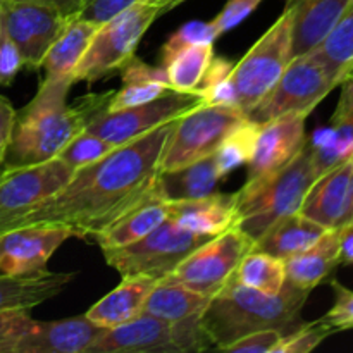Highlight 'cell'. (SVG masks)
Segmentation results:
<instances>
[{
  "label": "cell",
  "instance_id": "1",
  "mask_svg": "<svg viewBox=\"0 0 353 353\" xmlns=\"http://www.w3.org/2000/svg\"><path fill=\"white\" fill-rule=\"evenodd\" d=\"M176 121L155 128L109 155L76 169L68 183L21 216L0 226V234L24 226L65 228L72 236L95 238L152 192L161 157Z\"/></svg>",
  "mask_w": 353,
  "mask_h": 353
},
{
  "label": "cell",
  "instance_id": "2",
  "mask_svg": "<svg viewBox=\"0 0 353 353\" xmlns=\"http://www.w3.org/2000/svg\"><path fill=\"white\" fill-rule=\"evenodd\" d=\"M72 85L71 78L40 83L37 95L16 112L12 137L0 169L24 168L55 159L76 134L109 109L114 92L88 93L69 107L68 95Z\"/></svg>",
  "mask_w": 353,
  "mask_h": 353
},
{
  "label": "cell",
  "instance_id": "3",
  "mask_svg": "<svg viewBox=\"0 0 353 353\" xmlns=\"http://www.w3.org/2000/svg\"><path fill=\"white\" fill-rule=\"evenodd\" d=\"M309 292L285 283L278 295L257 292L233 278L210 296L200 323L214 348L226 350L231 343L261 330H278L283 336L299 330L305 321L302 309Z\"/></svg>",
  "mask_w": 353,
  "mask_h": 353
},
{
  "label": "cell",
  "instance_id": "4",
  "mask_svg": "<svg viewBox=\"0 0 353 353\" xmlns=\"http://www.w3.org/2000/svg\"><path fill=\"white\" fill-rule=\"evenodd\" d=\"M317 179L312 147L307 140L299 155L274 174L245 183L236 192V226L257 241L276 221L300 212L307 192Z\"/></svg>",
  "mask_w": 353,
  "mask_h": 353
},
{
  "label": "cell",
  "instance_id": "5",
  "mask_svg": "<svg viewBox=\"0 0 353 353\" xmlns=\"http://www.w3.org/2000/svg\"><path fill=\"white\" fill-rule=\"evenodd\" d=\"M164 12V6L159 0H140L100 24L72 72V83L92 85L119 72L137 55L138 45L148 28Z\"/></svg>",
  "mask_w": 353,
  "mask_h": 353
},
{
  "label": "cell",
  "instance_id": "6",
  "mask_svg": "<svg viewBox=\"0 0 353 353\" xmlns=\"http://www.w3.org/2000/svg\"><path fill=\"white\" fill-rule=\"evenodd\" d=\"M343 74L331 68L316 50L292 59L271 92L247 114L255 124H264L288 114L309 116L321 100L326 99Z\"/></svg>",
  "mask_w": 353,
  "mask_h": 353
},
{
  "label": "cell",
  "instance_id": "7",
  "mask_svg": "<svg viewBox=\"0 0 353 353\" xmlns=\"http://www.w3.org/2000/svg\"><path fill=\"white\" fill-rule=\"evenodd\" d=\"M292 61V16L283 10L276 23L236 62L231 72L236 105L250 112L276 85Z\"/></svg>",
  "mask_w": 353,
  "mask_h": 353
},
{
  "label": "cell",
  "instance_id": "8",
  "mask_svg": "<svg viewBox=\"0 0 353 353\" xmlns=\"http://www.w3.org/2000/svg\"><path fill=\"white\" fill-rule=\"evenodd\" d=\"M247 119L236 105H202L179 117L162 150L161 171H174L210 157L224 138Z\"/></svg>",
  "mask_w": 353,
  "mask_h": 353
},
{
  "label": "cell",
  "instance_id": "9",
  "mask_svg": "<svg viewBox=\"0 0 353 353\" xmlns=\"http://www.w3.org/2000/svg\"><path fill=\"white\" fill-rule=\"evenodd\" d=\"M207 240L210 238L183 230L174 221L165 219L147 236L102 252L107 264L121 276L150 274L161 279Z\"/></svg>",
  "mask_w": 353,
  "mask_h": 353
},
{
  "label": "cell",
  "instance_id": "10",
  "mask_svg": "<svg viewBox=\"0 0 353 353\" xmlns=\"http://www.w3.org/2000/svg\"><path fill=\"white\" fill-rule=\"evenodd\" d=\"M255 248V241L238 226L210 238L186 255L165 279L202 295L214 296L236 271L241 259Z\"/></svg>",
  "mask_w": 353,
  "mask_h": 353
},
{
  "label": "cell",
  "instance_id": "11",
  "mask_svg": "<svg viewBox=\"0 0 353 353\" xmlns=\"http://www.w3.org/2000/svg\"><path fill=\"white\" fill-rule=\"evenodd\" d=\"M202 105H205V100L199 92H178L171 88L157 99L140 105L103 110L86 126V130L99 134L114 147H121L162 124L178 121Z\"/></svg>",
  "mask_w": 353,
  "mask_h": 353
},
{
  "label": "cell",
  "instance_id": "12",
  "mask_svg": "<svg viewBox=\"0 0 353 353\" xmlns=\"http://www.w3.org/2000/svg\"><path fill=\"white\" fill-rule=\"evenodd\" d=\"M69 17L45 0H0V19L19 50L23 65L40 71L45 54Z\"/></svg>",
  "mask_w": 353,
  "mask_h": 353
},
{
  "label": "cell",
  "instance_id": "13",
  "mask_svg": "<svg viewBox=\"0 0 353 353\" xmlns=\"http://www.w3.org/2000/svg\"><path fill=\"white\" fill-rule=\"evenodd\" d=\"M74 174L61 159L0 169V226L57 193Z\"/></svg>",
  "mask_w": 353,
  "mask_h": 353
},
{
  "label": "cell",
  "instance_id": "14",
  "mask_svg": "<svg viewBox=\"0 0 353 353\" xmlns=\"http://www.w3.org/2000/svg\"><path fill=\"white\" fill-rule=\"evenodd\" d=\"M72 233L61 226H24L0 234V274L37 276L48 272V261Z\"/></svg>",
  "mask_w": 353,
  "mask_h": 353
},
{
  "label": "cell",
  "instance_id": "15",
  "mask_svg": "<svg viewBox=\"0 0 353 353\" xmlns=\"http://www.w3.org/2000/svg\"><path fill=\"white\" fill-rule=\"evenodd\" d=\"M307 116L288 114L276 117L259 126L254 155L248 161V176L245 183L259 181L288 165L307 143Z\"/></svg>",
  "mask_w": 353,
  "mask_h": 353
},
{
  "label": "cell",
  "instance_id": "16",
  "mask_svg": "<svg viewBox=\"0 0 353 353\" xmlns=\"http://www.w3.org/2000/svg\"><path fill=\"white\" fill-rule=\"evenodd\" d=\"M353 161H345L321 174L307 192L300 214L326 230H340L350 223Z\"/></svg>",
  "mask_w": 353,
  "mask_h": 353
},
{
  "label": "cell",
  "instance_id": "17",
  "mask_svg": "<svg viewBox=\"0 0 353 353\" xmlns=\"http://www.w3.org/2000/svg\"><path fill=\"white\" fill-rule=\"evenodd\" d=\"M88 353H179L172 336V324L148 314L119 326L107 327Z\"/></svg>",
  "mask_w": 353,
  "mask_h": 353
},
{
  "label": "cell",
  "instance_id": "18",
  "mask_svg": "<svg viewBox=\"0 0 353 353\" xmlns=\"http://www.w3.org/2000/svg\"><path fill=\"white\" fill-rule=\"evenodd\" d=\"M105 331L86 316L61 321H33L30 333L17 353H88L97 338Z\"/></svg>",
  "mask_w": 353,
  "mask_h": 353
},
{
  "label": "cell",
  "instance_id": "19",
  "mask_svg": "<svg viewBox=\"0 0 353 353\" xmlns=\"http://www.w3.org/2000/svg\"><path fill=\"white\" fill-rule=\"evenodd\" d=\"M169 219L183 230L214 238L238 224L236 193L214 192L202 199L169 202Z\"/></svg>",
  "mask_w": 353,
  "mask_h": 353
},
{
  "label": "cell",
  "instance_id": "20",
  "mask_svg": "<svg viewBox=\"0 0 353 353\" xmlns=\"http://www.w3.org/2000/svg\"><path fill=\"white\" fill-rule=\"evenodd\" d=\"M340 85V100L331 117V128L309 140L317 178L334 165L352 161L353 155V74Z\"/></svg>",
  "mask_w": 353,
  "mask_h": 353
},
{
  "label": "cell",
  "instance_id": "21",
  "mask_svg": "<svg viewBox=\"0 0 353 353\" xmlns=\"http://www.w3.org/2000/svg\"><path fill=\"white\" fill-rule=\"evenodd\" d=\"M352 0H286L292 16V59L314 50L330 34Z\"/></svg>",
  "mask_w": 353,
  "mask_h": 353
},
{
  "label": "cell",
  "instance_id": "22",
  "mask_svg": "<svg viewBox=\"0 0 353 353\" xmlns=\"http://www.w3.org/2000/svg\"><path fill=\"white\" fill-rule=\"evenodd\" d=\"M157 281L159 279L150 274L123 276L119 286L90 307L85 316L105 330L128 323L143 312L145 302Z\"/></svg>",
  "mask_w": 353,
  "mask_h": 353
},
{
  "label": "cell",
  "instance_id": "23",
  "mask_svg": "<svg viewBox=\"0 0 353 353\" xmlns=\"http://www.w3.org/2000/svg\"><path fill=\"white\" fill-rule=\"evenodd\" d=\"M165 219H169V202L162 199L154 185L152 192L143 200L131 207L128 212H124L119 219L114 221L93 240L102 250L124 247V245H130L147 236Z\"/></svg>",
  "mask_w": 353,
  "mask_h": 353
},
{
  "label": "cell",
  "instance_id": "24",
  "mask_svg": "<svg viewBox=\"0 0 353 353\" xmlns=\"http://www.w3.org/2000/svg\"><path fill=\"white\" fill-rule=\"evenodd\" d=\"M340 262V233L327 230L312 247L286 259V283L303 292H312L330 278Z\"/></svg>",
  "mask_w": 353,
  "mask_h": 353
},
{
  "label": "cell",
  "instance_id": "25",
  "mask_svg": "<svg viewBox=\"0 0 353 353\" xmlns=\"http://www.w3.org/2000/svg\"><path fill=\"white\" fill-rule=\"evenodd\" d=\"M76 272H45L37 276L0 274V312L31 310L61 295Z\"/></svg>",
  "mask_w": 353,
  "mask_h": 353
},
{
  "label": "cell",
  "instance_id": "26",
  "mask_svg": "<svg viewBox=\"0 0 353 353\" xmlns=\"http://www.w3.org/2000/svg\"><path fill=\"white\" fill-rule=\"evenodd\" d=\"M223 179L216 159L210 155L174 171H161L155 179V188L169 202L193 200L216 192Z\"/></svg>",
  "mask_w": 353,
  "mask_h": 353
},
{
  "label": "cell",
  "instance_id": "27",
  "mask_svg": "<svg viewBox=\"0 0 353 353\" xmlns=\"http://www.w3.org/2000/svg\"><path fill=\"white\" fill-rule=\"evenodd\" d=\"M99 26V23L83 19L78 14L69 17L62 33L59 34L57 40L50 45L48 52L45 54L43 64H41V69L45 71L43 79H72V72L85 55Z\"/></svg>",
  "mask_w": 353,
  "mask_h": 353
},
{
  "label": "cell",
  "instance_id": "28",
  "mask_svg": "<svg viewBox=\"0 0 353 353\" xmlns=\"http://www.w3.org/2000/svg\"><path fill=\"white\" fill-rule=\"evenodd\" d=\"M326 231V228L317 224L316 221L295 212L276 221L255 241V248L286 261V259L295 257L296 254L312 247Z\"/></svg>",
  "mask_w": 353,
  "mask_h": 353
},
{
  "label": "cell",
  "instance_id": "29",
  "mask_svg": "<svg viewBox=\"0 0 353 353\" xmlns=\"http://www.w3.org/2000/svg\"><path fill=\"white\" fill-rule=\"evenodd\" d=\"M121 79L123 86L119 92L112 93L109 109L107 110H119L126 107L140 105V103L150 102L157 99L162 93L171 90L168 71L164 65L155 68V65L145 64L137 55L131 57L121 69Z\"/></svg>",
  "mask_w": 353,
  "mask_h": 353
},
{
  "label": "cell",
  "instance_id": "30",
  "mask_svg": "<svg viewBox=\"0 0 353 353\" xmlns=\"http://www.w3.org/2000/svg\"><path fill=\"white\" fill-rule=\"evenodd\" d=\"M210 296L196 293L193 290L172 283L169 279L161 278L152 288L147 302L143 305V312L154 316L157 319L168 323H179V321L200 314L209 303Z\"/></svg>",
  "mask_w": 353,
  "mask_h": 353
},
{
  "label": "cell",
  "instance_id": "31",
  "mask_svg": "<svg viewBox=\"0 0 353 353\" xmlns=\"http://www.w3.org/2000/svg\"><path fill=\"white\" fill-rule=\"evenodd\" d=\"M162 59L171 88L195 92L214 59V43L185 45Z\"/></svg>",
  "mask_w": 353,
  "mask_h": 353
},
{
  "label": "cell",
  "instance_id": "32",
  "mask_svg": "<svg viewBox=\"0 0 353 353\" xmlns=\"http://www.w3.org/2000/svg\"><path fill=\"white\" fill-rule=\"evenodd\" d=\"M234 279L257 292L278 295L286 283L285 261L254 248L240 261Z\"/></svg>",
  "mask_w": 353,
  "mask_h": 353
},
{
  "label": "cell",
  "instance_id": "33",
  "mask_svg": "<svg viewBox=\"0 0 353 353\" xmlns=\"http://www.w3.org/2000/svg\"><path fill=\"white\" fill-rule=\"evenodd\" d=\"M314 50L343 78L350 76L353 65V2L345 10L333 30Z\"/></svg>",
  "mask_w": 353,
  "mask_h": 353
},
{
  "label": "cell",
  "instance_id": "34",
  "mask_svg": "<svg viewBox=\"0 0 353 353\" xmlns=\"http://www.w3.org/2000/svg\"><path fill=\"white\" fill-rule=\"evenodd\" d=\"M259 124L247 119L240 126L234 128L230 134L223 140L219 148L214 154L221 174L226 178L231 171L240 168L241 164H248L254 155L255 141H257Z\"/></svg>",
  "mask_w": 353,
  "mask_h": 353
},
{
  "label": "cell",
  "instance_id": "35",
  "mask_svg": "<svg viewBox=\"0 0 353 353\" xmlns=\"http://www.w3.org/2000/svg\"><path fill=\"white\" fill-rule=\"evenodd\" d=\"M233 68L234 62L228 61L226 57L214 55L202 83L195 90L203 97L205 105H236V97H234L233 83H231Z\"/></svg>",
  "mask_w": 353,
  "mask_h": 353
},
{
  "label": "cell",
  "instance_id": "36",
  "mask_svg": "<svg viewBox=\"0 0 353 353\" xmlns=\"http://www.w3.org/2000/svg\"><path fill=\"white\" fill-rule=\"evenodd\" d=\"M114 145L107 140L100 138L99 134L92 133L88 130H83L81 133L76 134L64 148L57 154V159L64 161L69 168L76 169L85 168V165L93 164L100 161L105 155L114 150Z\"/></svg>",
  "mask_w": 353,
  "mask_h": 353
},
{
  "label": "cell",
  "instance_id": "37",
  "mask_svg": "<svg viewBox=\"0 0 353 353\" xmlns=\"http://www.w3.org/2000/svg\"><path fill=\"white\" fill-rule=\"evenodd\" d=\"M330 334H333V330L321 319L316 323H305L293 333L283 336L276 353H309L319 347Z\"/></svg>",
  "mask_w": 353,
  "mask_h": 353
},
{
  "label": "cell",
  "instance_id": "38",
  "mask_svg": "<svg viewBox=\"0 0 353 353\" xmlns=\"http://www.w3.org/2000/svg\"><path fill=\"white\" fill-rule=\"evenodd\" d=\"M30 310L0 312V353H17L21 341L33 326Z\"/></svg>",
  "mask_w": 353,
  "mask_h": 353
},
{
  "label": "cell",
  "instance_id": "39",
  "mask_svg": "<svg viewBox=\"0 0 353 353\" xmlns=\"http://www.w3.org/2000/svg\"><path fill=\"white\" fill-rule=\"evenodd\" d=\"M331 286L334 292V305L321 321L331 327L333 333L353 330V292L336 279L331 281Z\"/></svg>",
  "mask_w": 353,
  "mask_h": 353
},
{
  "label": "cell",
  "instance_id": "40",
  "mask_svg": "<svg viewBox=\"0 0 353 353\" xmlns=\"http://www.w3.org/2000/svg\"><path fill=\"white\" fill-rule=\"evenodd\" d=\"M217 34L214 31L212 24L203 23V21H192L186 23L185 26L179 28L164 45H162V57L172 54L176 48L185 47L192 43H214L217 40Z\"/></svg>",
  "mask_w": 353,
  "mask_h": 353
},
{
  "label": "cell",
  "instance_id": "41",
  "mask_svg": "<svg viewBox=\"0 0 353 353\" xmlns=\"http://www.w3.org/2000/svg\"><path fill=\"white\" fill-rule=\"evenodd\" d=\"M262 0H228L226 6L223 7L219 14L210 21L217 37L224 34L226 31L233 30L238 24L243 23L261 3Z\"/></svg>",
  "mask_w": 353,
  "mask_h": 353
},
{
  "label": "cell",
  "instance_id": "42",
  "mask_svg": "<svg viewBox=\"0 0 353 353\" xmlns=\"http://www.w3.org/2000/svg\"><path fill=\"white\" fill-rule=\"evenodd\" d=\"M283 340V333L278 330H261L255 333L240 338L224 352H243V353H276Z\"/></svg>",
  "mask_w": 353,
  "mask_h": 353
},
{
  "label": "cell",
  "instance_id": "43",
  "mask_svg": "<svg viewBox=\"0 0 353 353\" xmlns=\"http://www.w3.org/2000/svg\"><path fill=\"white\" fill-rule=\"evenodd\" d=\"M23 59L19 50L7 34L0 19V86H10L23 69Z\"/></svg>",
  "mask_w": 353,
  "mask_h": 353
},
{
  "label": "cell",
  "instance_id": "44",
  "mask_svg": "<svg viewBox=\"0 0 353 353\" xmlns=\"http://www.w3.org/2000/svg\"><path fill=\"white\" fill-rule=\"evenodd\" d=\"M137 2L140 0H83L78 16L102 24Z\"/></svg>",
  "mask_w": 353,
  "mask_h": 353
},
{
  "label": "cell",
  "instance_id": "45",
  "mask_svg": "<svg viewBox=\"0 0 353 353\" xmlns=\"http://www.w3.org/2000/svg\"><path fill=\"white\" fill-rule=\"evenodd\" d=\"M16 112L9 99L0 95V168L3 164L6 150L9 147L10 137H12L14 123H16Z\"/></svg>",
  "mask_w": 353,
  "mask_h": 353
},
{
  "label": "cell",
  "instance_id": "46",
  "mask_svg": "<svg viewBox=\"0 0 353 353\" xmlns=\"http://www.w3.org/2000/svg\"><path fill=\"white\" fill-rule=\"evenodd\" d=\"M340 233V262L341 265H353V223L338 230Z\"/></svg>",
  "mask_w": 353,
  "mask_h": 353
},
{
  "label": "cell",
  "instance_id": "47",
  "mask_svg": "<svg viewBox=\"0 0 353 353\" xmlns=\"http://www.w3.org/2000/svg\"><path fill=\"white\" fill-rule=\"evenodd\" d=\"M45 2L57 7V9L61 10L62 14H65V16H76L83 6V0H45Z\"/></svg>",
  "mask_w": 353,
  "mask_h": 353
},
{
  "label": "cell",
  "instance_id": "48",
  "mask_svg": "<svg viewBox=\"0 0 353 353\" xmlns=\"http://www.w3.org/2000/svg\"><path fill=\"white\" fill-rule=\"evenodd\" d=\"M183 2H186V0H161V3L164 6L165 12L171 9H174V7H178L179 3H183Z\"/></svg>",
  "mask_w": 353,
  "mask_h": 353
},
{
  "label": "cell",
  "instance_id": "49",
  "mask_svg": "<svg viewBox=\"0 0 353 353\" xmlns=\"http://www.w3.org/2000/svg\"><path fill=\"white\" fill-rule=\"evenodd\" d=\"M350 223H353V178H352V212H350ZM348 223V224H350Z\"/></svg>",
  "mask_w": 353,
  "mask_h": 353
},
{
  "label": "cell",
  "instance_id": "50",
  "mask_svg": "<svg viewBox=\"0 0 353 353\" xmlns=\"http://www.w3.org/2000/svg\"><path fill=\"white\" fill-rule=\"evenodd\" d=\"M350 74H353V65H352V71H350Z\"/></svg>",
  "mask_w": 353,
  "mask_h": 353
},
{
  "label": "cell",
  "instance_id": "51",
  "mask_svg": "<svg viewBox=\"0 0 353 353\" xmlns=\"http://www.w3.org/2000/svg\"><path fill=\"white\" fill-rule=\"evenodd\" d=\"M352 161H353V155H352Z\"/></svg>",
  "mask_w": 353,
  "mask_h": 353
},
{
  "label": "cell",
  "instance_id": "52",
  "mask_svg": "<svg viewBox=\"0 0 353 353\" xmlns=\"http://www.w3.org/2000/svg\"><path fill=\"white\" fill-rule=\"evenodd\" d=\"M352 2H353V0H352Z\"/></svg>",
  "mask_w": 353,
  "mask_h": 353
}]
</instances>
